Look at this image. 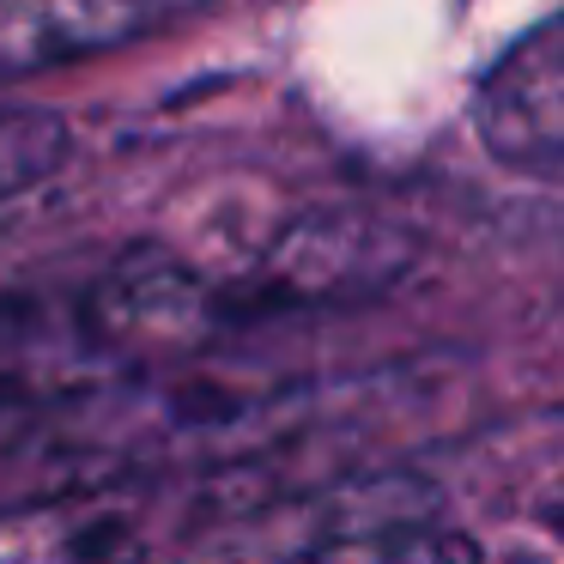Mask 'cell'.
<instances>
[{
	"mask_svg": "<svg viewBox=\"0 0 564 564\" xmlns=\"http://www.w3.org/2000/svg\"><path fill=\"white\" fill-rule=\"evenodd\" d=\"M479 147L510 171H558L564 164V13L540 19L486 67L474 91Z\"/></svg>",
	"mask_w": 564,
	"mask_h": 564,
	"instance_id": "1",
	"label": "cell"
},
{
	"mask_svg": "<svg viewBox=\"0 0 564 564\" xmlns=\"http://www.w3.org/2000/svg\"><path fill=\"white\" fill-rule=\"evenodd\" d=\"M207 0H0V79L134 43Z\"/></svg>",
	"mask_w": 564,
	"mask_h": 564,
	"instance_id": "2",
	"label": "cell"
},
{
	"mask_svg": "<svg viewBox=\"0 0 564 564\" xmlns=\"http://www.w3.org/2000/svg\"><path fill=\"white\" fill-rule=\"evenodd\" d=\"M122 534L110 510H67V503H43V510L0 516V564H104Z\"/></svg>",
	"mask_w": 564,
	"mask_h": 564,
	"instance_id": "3",
	"label": "cell"
},
{
	"mask_svg": "<svg viewBox=\"0 0 564 564\" xmlns=\"http://www.w3.org/2000/svg\"><path fill=\"white\" fill-rule=\"evenodd\" d=\"M292 564H491L462 528L443 522H382L358 528V534H334L310 546Z\"/></svg>",
	"mask_w": 564,
	"mask_h": 564,
	"instance_id": "4",
	"label": "cell"
},
{
	"mask_svg": "<svg viewBox=\"0 0 564 564\" xmlns=\"http://www.w3.org/2000/svg\"><path fill=\"white\" fill-rule=\"evenodd\" d=\"M67 147H74V134L55 110H25V104L0 110V200H19L25 188L50 183Z\"/></svg>",
	"mask_w": 564,
	"mask_h": 564,
	"instance_id": "5",
	"label": "cell"
}]
</instances>
